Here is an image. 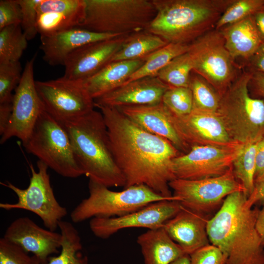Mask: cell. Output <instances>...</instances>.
I'll list each match as a JSON object with an SVG mask.
<instances>
[{
  "label": "cell",
  "mask_w": 264,
  "mask_h": 264,
  "mask_svg": "<svg viewBox=\"0 0 264 264\" xmlns=\"http://www.w3.org/2000/svg\"><path fill=\"white\" fill-rule=\"evenodd\" d=\"M96 107L103 116L112 155L125 180L124 188L143 184L177 201L169 183L176 179L172 162L181 154L179 151L169 140L144 130L118 109Z\"/></svg>",
  "instance_id": "6da1fadb"
},
{
  "label": "cell",
  "mask_w": 264,
  "mask_h": 264,
  "mask_svg": "<svg viewBox=\"0 0 264 264\" xmlns=\"http://www.w3.org/2000/svg\"><path fill=\"white\" fill-rule=\"evenodd\" d=\"M243 192L228 195L208 221L210 242L227 257L225 264H264V246L256 225L260 209L248 208Z\"/></svg>",
  "instance_id": "7a4b0ae2"
},
{
  "label": "cell",
  "mask_w": 264,
  "mask_h": 264,
  "mask_svg": "<svg viewBox=\"0 0 264 264\" xmlns=\"http://www.w3.org/2000/svg\"><path fill=\"white\" fill-rule=\"evenodd\" d=\"M60 122L68 133L84 175L109 188L124 187L125 180L112 155L102 113L93 110Z\"/></svg>",
  "instance_id": "3957f363"
},
{
  "label": "cell",
  "mask_w": 264,
  "mask_h": 264,
  "mask_svg": "<svg viewBox=\"0 0 264 264\" xmlns=\"http://www.w3.org/2000/svg\"><path fill=\"white\" fill-rule=\"evenodd\" d=\"M234 0H152L156 14L145 30L168 44H190L215 27Z\"/></svg>",
  "instance_id": "277c9868"
},
{
  "label": "cell",
  "mask_w": 264,
  "mask_h": 264,
  "mask_svg": "<svg viewBox=\"0 0 264 264\" xmlns=\"http://www.w3.org/2000/svg\"><path fill=\"white\" fill-rule=\"evenodd\" d=\"M252 71L241 72L220 96L218 114L230 137L242 145L264 135V100L250 96Z\"/></svg>",
  "instance_id": "5b68a950"
},
{
  "label": "cell",
  "mask_w": 264,
  "mask_h": 264,
  "mask_svg": "<svg viewBox=\"0 0 264 264\" xmlns=\"http://www.w3.org/2000/svg\"><path fill=\"white\" fill-rule=\"evenodd\" d=\"M83 21L77 27L118 35L146 30L156 14L152 0H85Z\"/></svg>",
  "instance_id": "8992f818"
},
{
  "label": "cell",
  "mask_w": 264,
  "mask_h": 264,
  "mask_svg": "<svg viewBox=\"0 0 264 264\" xmlns=\"http://www.w3.org/2000/svg\"><path fill=\"white\" fill-rule=\"evenodd\" d=\"M22 145L28 153L61 176L76 178L84 175L66 131L44 109Z\"/></svg>",
  "instance_id": "52a82bcc"
},
{
  "label": "cell",
  "mask_w": 264,
  "mask_h": 264,
  "mask_svg": "<svg viewBox=\"0 0 264 264\" xmlns=\"http://www.w3.org/2000/svg\"><path fill=\"white\" fill-rule=\"evenodd\" d=\"M89 196L83 199L71 211L74 223L93 218L120 217L143 208L154 202L170 200L143 184L132 186L121 191L92 180L88 182Z\"/></svg>",
  "instance_id": "ba28073f"
},
{
  "label": "cell",
  "mask_w": 264,
  "mask_h": 264,
  "mask_svg": "<svg viewBox=\"0 0 264 264\" xmlns=\"http://www.w3.org/2000/svg\"><path fill=\"white\" fill-rule=\"evenodd\" d=\"M188 53L193 71L205 79L220 96L240 73L219 30H211L191 43Z\"/></svg>",
  "instance_id": "9c48e42d"
},
{
  "label": "cell",
  "mask_w": 264,
  "mask_h": 264,
  "mask_svg": "<svg viewBox=\"0 0 264 264\" xmlns=\"http://www.w3.org/2000/svg\"><path fill=\"white\" fill-rule=\"evenodd\" d=\"M37 165V171L32 164L29 165L31 176L26 188H20L10 182L1 183L15 193L18 201L0 203V208L7 211L22 209L32 212L40 218L47 229L55 231L59 228V222L67 215V210L55 197L47 172L48 167L40 160Z\"/></svg>",
  "instance_id": "30bf717a"
},
{
  "label": "cell",
  "mask_w": 264,
  "mask_h": 264,
  "mask_svg": "<svg viewBox=\"0 0 264 264\" xmlns=\"http://www.w3.org/2000/svg\"><path fill=\"white\" fill-rule=\"evenodd\" d=\"M169 186L182 207L207 216L219 210L228 195L236 192L245 193L234 176L233 167L225 174L214 177L198 180L176 178L170 182Z\"/></svg>",
  "instance_id": "8fae6325"
},
{
  "label": "cell",
  "mask_w": 264,
  "mask_h": 264,
  "mask_svg": "<svg viewBox=\"0 0 264 264\" xmlns=\"http://www.w3.org/2000/svg\"><path fill=\"white\" fill-rule=\"evenodd\" d=\"M244 145L234 147L210 145L192 146L187 153L172 160L176 178L198 180L222 176L232 168L233 162Z\"/></svg>",
  "instance_id": "7c38bea8"
},
{
  "label": "cell",
  "mask_w": 264,
  "mask_h": 264,
  "mask_svg": "<svg viewBox=\"0 0 264 264\" xmlns=\"http://www.w3.org/2000/svg\"><path fill=\"white\" fill-rule=\"evenodd\" d=\"M37 92L44 110L59 121L85 114L94 110V101L81 81L62 77L36 81Z\"/></svg>",
  "instance_id": "4fadbf2b"
},
{
  "label": "cell",
  "mask_w": 264,
  "mask_h": 264,
  "mask_svg": "<svg viewBox=\"0 0 264 264\" xmlns=\"http://www.w3.org/2000/svg\"><path fill=\"white\" fill-rule=\"evenodd\" d=\"M36 55L28 60L12 99L11 115L0 143L16 137L22 143L29 136L37 120L44 109L38 95L34 77Z\"/></svg>",
  "instance_id": "5bb4252c"
},
{
  "label": "cell",
  "mask_w": 264,
  "mask_h": 264,
  "mask_svg": "<svg viewBox=\"0 0 264 264\" xmlns=\"http://www.w3.org/2000/svg\"><path fill=\"white\" fill-rule=\"evenodd\" d=\"M181 208V205L176 200L158 201L124 216L93 218L90 220L89 228L96 237L102 239H108L119 230L127 228L157 229L163 227Z\"/></svg>",
  "instance_id": "9a60e30c"
},
{
  "label": "cell",
  "mask_w": 264,
  "mask_h": 264,
  "mask_svg": "<svg viewBox=\"0 0 264 264\" xmlns=\"http://www.w3.org/2000/svg\"><path fill=\"white\" fill-rule=\"evenodd\" d=\"M172 117L178 135L191 148L196 145L234 147L242 145L230 137L217 113L193 110L184 116L172 112Z\"/></svg>",
  "instance_id": "2e32d148"
},
{
  "label": "cell",
  "mask_w": 264,
  "mask_h": 264,
  "mask_svg": "<svg viewBox=\"0 0 264 264\" xmlns=\"http://www.w3.org/2000/svg\"><path fill=\"white\" fill-rule=\"evenodd\" d=\"M129 34L91 43L79 48L66 60L63 77L83 81L94 75L110 63Z\"/></svg>",
  "instance_id": "e0dca14e"
},
{
  "label": "cell",
  "mask_w": 264,
  "mask_h": 264,
  "mask_svg": "<svg viewBox=\"0 0 264 264\" xmlns=\"http://www.w3.org/2000/svg\"><path fill=\"white\" fill-rule=\"evenodd\" d=\"M3 237L33 254L42 264L46 263L52 254L60 253L62 241L61 233L45 229L27 217L13 221Z\"/></svg>",
  "instance_id": "ac0fdd59"
},
{
  "label": "cell",
  "mask_w": 264,
  "mask_h": 264,
  "mask_svg": "<svg viewBox=\"0 0 264 264\" xmlns=\"http://www.w3.org/2000/svg\"><path fill=\"white\" fill-rule=\"evenodd\" d=\"M169 88L157 76L144 77L129 82L95 99L94 106L118 108L156 105L161 102L163 94Z\"/></svg>",
  "instance_id": "d6986e66"
},
{
  "label": "cell",
  "mask_w": 264,
  "mask_h": 264,
  "mask_svg": "<svg viewBox=\"0 0 264 264\" xmlns=\"http://www.w3.org/2000/svg\"><path fill=\"white\" fill-rule=\"evenodd\" d=\"M117 109L144 130L169 140L181 154L190 150L191 148L181 140L176 132L172 112L162 102Z\"/></svg>",
  "instance_id": "ffe728a7"
},
{
  "label": "cell",
  "mask_w": 264,
  "mask_h": 264,
  "mask_svg": "<svg viewBox=\"0 0 264 264\" xmlns=\"http://www.w3.org/2000/svg\"><path fill=\"white\" fill-rule=\"evenodd\" d=\"M121 35L101 33L74 27L48 36H40L43 59L51 66L63 65L67 57L87 44Z\"/></svg>",
  "instance_id": "44dd1931"
},
{
  "label": "cell",
  "mask_w": 264,
  "mask_h": 264,
  "mask_svg": "<svg viewBox=\"0 0 264 264\" xmlns=\"http://www.w3.org/2000/svg\"><path fill=\"white\" fill-rule=\"evenodd\" d=\"M209 219L207 216L181 206L178 213L168 220L163 227L185 253L190 255L210 244L207 231Z\"/></svg>",
  "instance_id": "7402d4cb"
},
{
  "label": "cell",
  "mask_w": 264,
  "mask_h": 264,
  "mask_svg": "<svg viewBox=\"0 0 264 264\" xmlns=\"http://www.w3.org/2000/svg\"><path fill=\"white\" fill-rule=\"evenodd\" d=\"M144 62V59L111 62L81 81L83 86L94 100L124 85Z\"/></svg>",
  "instance_id": "603a6c76"
},
{
  "label": "cell",
  "mask_w": 264,
  "mask_h": 264,
  "mask_svg": "<svg viewBox=\"0 0 264 264\" xmlns=\"http://www.w3.org/2000/svg\"><path fill=\"white\" fill-rule=\"evenodd\" d=\"M219 30L235 62L238 59H242L247 62L264 43L257 31L253 16Z\"/></svg>",
  "instance_id": "cb8c5ba5"
},
{
  "label": "cell",
  "mask_w": 264,
  "mask_h": 264,
  "mask_svg": "<svg viewBox=\"0 0 264 264\" xmlns=\"http://www.w3.org/2000/svg\"><path fill=\"white\" fill-rule=\"evenodd\" d=\"M137 242L141 248L144 264H171L186 254L163 227L149 229L138 237Z\"/></svg>",
  "instance_id": "d4e9b609"
},
{
  "label": "cell",
  "mask_w": 264,
  "mask_h": 264,
  "mask_svg": "<svg viewBox=\"0 0 264 264\" xmlns=\"http://www.w3.org/2000/svg\"><path fill=\"white\" fill-rule=\"evenodd\" d=\"M167 44L160 37L145 30L132 33L128 35L121 47L112 58L110 63L144 59Z\"/></svg>",
  "instance_id": "484cf974"
},
{
  "label": "cell",
  "mask_w": 264,
  "mask_h": 264,
  "mask_svg": "<svg viewBox=\"0 0 264 264\" xmlns=\"http://www.w3.org/2000/svg\"><path fill=\"white\" fill-rule=\"evenodd\" d=\"M58 227L62 236L61 251L44 264H88V257L81 252L83 245L77 230L71 223L62 220ZM37 264H42L38 262Z\"/></svg>",
  "instance_id": "4316f807"
},
{
  "label": "cell",
  "mask_w": 264,
  "mask_h": 264,
  "mask_svg": "<svg viewBox=\"0 0 264 264\" xmlns=\"http://www.w3.org/2000/svg\"><path fill=\"white\" fill-rule=\"evenodd\" d=\"M189 44L169 43L152 53L144 59V63L124 85L138 79L157 76L158 72L173 59L187 52Z\"/></svg>",
  "instance_id": "83f0119b"
},
{
  "label": "cell",
  "mask_w": 264,
  "mask_h": 264,
  "mask_svg": "<svg viewBox=\"0 0 264 264\" xmlns=\"http://www.w3.org/2000/svg\"><path fill=\"white\" fill-rule=\"evenodd\" d=\"M85 11H54L38 15L37 30L40 36H48L77 27L83 21Z\"/></svg>",
  "instance_id": "f1b7e54d"
},
{
  "label": "cell",
  "mask_w": 264,
  "mask_h": 264,
  "mask_svg": "<svg viewBox=\"0 0 264 264\" xmlns=\"http://www.w3.org/2000/svg\"><path fill=\"white\" fill-rule=\"evenodd\" d=\"M189 88L193 96V110L217 113L220 96L205 79L192 71Z\"/></svg>",
  "instance_id": "f546056e"
},
{
  "label": "cell",
  "mask_w": 264,
  "mask_h": 264,
  "mask_svg": "<svg viewBox=\"0 0 264 264\" xmlns=\"http://www.w3.org/2000/svg\"><path fill=\"white\" fill-rule=\"evenodd\" d=\"M257 143L244 145L242 151L233 162V171L242 184L248 198L255 188Z\"/></svg>",
  "instance_id": "4dcf8cb0"
},
{
  "label": "cell",
  "mask_w": 264,
  "mask_h": 264,
  "mask_svg": "<svg viewBox=\"0 0 264 264\" xmlns=\"http://www.w3.org/2000/svg\"><path fill=\"white\" fill-rule=\"evenodd\" d=\"M27 40L20 25L0 30V64L19 61L27 46Z\"/></svg>",
  "instance_id": "1f68e13d"
},
{
  "label": "cell",
  "mask_w": 264,
  "mask_h": 264,
  "mask_svg": "<svg viewBox=\"0 0 264 264\" xmlns=\"http://www.w3.org/2000/svg\"><path fill=\"white\" fill-rule=\"evenodd\" d=\"M192 71V63L187 51L171 61L157 76L170 88H187Z\"/></svg>",
  "instance_id": "d6a6232c"
},
{
  "label": "cell",
  "mask_w": 264,
  "mask_h": 264,
  "mask_svg": "<svg viewBox=\"0 0 264 264\" xmlns=\"http://www.w3.org/2000/svg\"><path fill=\"white\" fill-rule=\"evenodd\" d=\"M264 7V0H234L217 22L215 29L219 30L240 21Z\"/></svg>",
  "instance_id": "836d02e7"
},
{
  "label": "cell",
  "mask_w": 264,
  "mask_h": 264,
  "mask_svg": "<svg viewBox=\"0 0 264 264\" xmlns=\"http://www.w3.org/2000/svg\"><path fill=\"white\" fill-rule=\"evenodd\" d=\"M161 102L178 116L188 115L193 109V96L189 87L169 88L163 94Z\"/></svg>",
  "instance_id": "e575fe53"
},
{
  "label": "cell",
  "mask_w": 264,
  "mask_h": 264,
  "mask_svg": "<svg viewBox=\"0 0 264 264\" xmlns=\"http://www.w3.org/2000/svg\"><path fill=\"white\" fill-rule=\"evenodd\" d=\"M22 75L19 61L0 64V104L12 101V91L18 85Z\"/></svg>",
  "instance_id": "d590c367"
},
{
  "label": "cell",
  "mask_w": 264,
  "mask_h": 264,
  "mask_svg": "<svg viewBox=\"0 0 264 264\" xmlns=\"http://www.w3.org/2000/svg\"><path fill=\"white\" fill-rule=\"evenodd\" d=\"M38 262L35 256H30L19 245L4 237L0 239V264H37Z\"/></svg>",
  "instance_id": "8d00e7d4"
},
{
  "label": "cell",
  "mask_w": 264,
  "mask_h": 264,
  "mask_svg": "<svg viewBox=\"0 0 264 264\" xmlns=\"http://www.w3.org/2000/svg\"><path fill=\"white\" fill-rule=\"evenodd\" d=\"M40 0H17L22 10L21 27L27 40L35 37L38 32L37 6Z\"/></svg>",
  "instance_id": "74e56055"
},
{
  "label": "cell",
  "mask_w": 264,
  "mask_h": 264,
  "mask_svg": "<svg viewBox=\"0 0 264 264\" xmlns=\"http://www.w3.org/2000/svg\"><path fill=\"white\" fill-rule=\"evenodd\" d=\"M85 8V0H40L37 6V12L38 15L54 11H84Z\"/></svg>",
  "instance_id": "f35d334b"
},
{
  "label": "cell",
  "mask_w": 264,
  "mask_h": 264,
  "mask_svg": "<svg viewBox=\"0 0 264 264\" xmlns=\"http://www.w3.org/2000/svg\"><path fill=\"white\" fill-rule=\"evenodd\" d=\"M190 264H225L226 256L212 244L203 247L191 253Z\"/></svg>",
  "instance_id": "ab89813d"
},
{
  "label": "cell",
  "mask_w": 264,
  "mask_h": 264,
  "mask_svg": "<svg viewBox=\"0 0 264 264\" xmlns=\"http://www.w3.org/2000/svg\"><path fill=\"white\" fill-rule=\"evenodd\" d=\"M22 10L17 0H0V30L11 25H21Z\"/></svg>",
  "instance_id": "60d3db41"
},
{
  "label": "cell",
  "mask_w": 264,
  "mask_h": 264,
  "mask_svg": "<svg viewBox=\"0 0 264 264\" xmlns=\"http://www.w3.org/2000/svg\"><path fill=\"white\" fill-rule=\"evenodd\" d=\"M264 179V135L257 142L255 185Z\"/></svg>",
  "instance_id": "b9f144b4"
},
{
  "label": "cell",
  "mask_w": 264,
  "mask_h": 264,
  "mask_svg": "<svg viewBox=\"0 0 264 264\" xmlns=\"http://www.w3.org/2000/svg\"><path fill=\"white\" fill-rule=\"evenodd\" d=\"M246 64L250 68L249 70L264 73V43L261 44Z\"/></svg>",
  "instance_id": "7bdbcfd3"
},
{
  "label": "cell",
  "mask_w": 264,
  "mask_h": 264,
  "mask_svg": "<svg viewBox=\"0 0 264 264\" xmlns=\"http://www.w3.org/2000/svg\"><path fill=\"white\" fill-rule=\"evenodd\" d=\"M256 204H264V179L255 185L253 192L245 202L248 208H252Z\"/></svg>",
  "instance_id": "ee69618b"
},
{
  "label": "cell",
  "mask_w": 264,
  "mask_h": 264,
  "mask_svg": "<svg viewBox=\"0 0 264 264\" xmlns=\"http://www.w3.org/2000/svg\"><path fill=\"white\" fill-rule=\"evenodd\" d=\"M249 85H251L255 95L264 98V73L252 71V76Z\"/></svg>",
  "instance_id": "f6af8a7d"
},
{
  "label": "cell",
  "mask_w": 264,
  "mask_h": 264,
  "mask_svg": "<svg viewBox=\"0 0 264 264\" xmlns=\"http://www.w3.org/2000/svg\"><path fill=\"white\" fill-rule=\"evenodd\" d=\"M12 110V101L0 104V134L1 135L9 121Z\"/></svg>",
  "instance_id": "bcb514c9"
},
{
  "label": "cell",
  "mask_w": 264,
  "mask_h": 264,
  "mask_svg": "<svg viewBox=\"0 0 264 264\" xmlns=\"http://www.w3.org/2000/svg\"><path fill=\"white\" fill-rule=\"evenodd\" d=\"M253 17L259 35L264 43V7L256 12Z\"/></svg>",
  "instance_id": "7dc6e473"
},
{
  "label": "cell",
  "mask_w": 264,
  "mask_h": 264,
  "mask_svg": "<svg viewBox=\"0 0 264 264\" xmlns=\"http://www.w3.org/2000/svg\"><path fill=\"white\" fill-rule=\"evenodd\" d=\"M257 230L264 246V208L259 212L256 225Z\"/></svg>",
  "instance_id": "c3c4849f"
},
{
  "label": "cell",
  "mask_w": 264,
  "mask_h": 264,
  "mask_svg": "<svg viewBox=\"0 0 264 264\" xmlns=\"http://www.w3.org/2000/svg\"><path fill=\"white\" fill-rule=\"evenodd\" d=\"M190 262L189 255L185 254L172 262L171 264H190Z\"/></svg>",
  "instance_id": "681fc988"
}]
</instances>
